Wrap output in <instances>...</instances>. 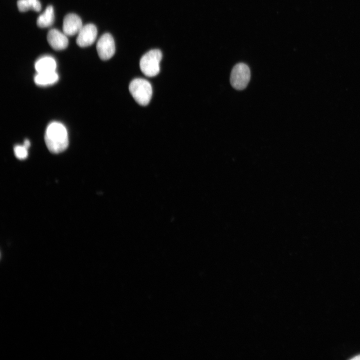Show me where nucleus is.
<instances>
[{
  "mask_svg": "<svg viewBox=\"0 0 360 360\" xmlns=\"http://www.w3.org/2000/svg\"><path fill=\"white\" fill-rule=\"evenodd\" d=\"M44 141L51 152L58 154L64 151L68 145V132L64 126L58 122H50L46 130Z\"/></svg>",
  "mask_w": 360,
  "mask_h": 360,
  "instance_id": "nucleus-1",
  "label": "nucleus"
},
{
  "mask_svg": "<svg viewBox=\"0 0 360 360\" xmlns=\"http://www.w3.org/2000/svg\"><path fill=\"white\" fill-rule=\"evenodd\" d=\"M129 90L135 101L145 106L150 102L152 94V86L149 82L141 78L134 79L130 84Z\"/></svg>",
  "mask_w": 360,
  "mask_h": 360,
  "instance_id": "nucleus-2",
  "label": "nucleus"
},
{
  "mask_svg": "<svg viewBox=\"0 0 360 360\" xmlns=\"http://www.w3.org/2000/svg\"><path fill=\"white\" fill-rule=\"evenodd\" d=\"M162 58V53L159 50H152L147 52L141 58L140 62L142 72L148 77L156 76L160 72Z\"/></svg>",
  "mask_w": 360,
  "mask_h": 360,
  "instance_id": "nucleus-3",
  "label": "nucleus"
},
{
  "mask_svg": "<svg viewBox=\"0 0 360 360\" xmlns=\"http://www.w3.org/2000/svg\"><path fill=\"white\" fill-rule=\"evenodd\" d=\"M250 78V70L247 64L240 62L233 67L230 76V82L234 89L242 90L246 88Z\"/></svg>",
  "mask_w": 360,
  "mask_h": 360,
  "instance_id": "nucleus-4",
  "label": "nucleus"
},
{
  "mask_svg": "<svg viewBox=\"0 0 360 360\" xmlns=\"http://www.w3.org/2000/svg\"><path fill=\"white\" fill-rule=\"evenodd\" d=\"M115 48L114 40L108 33L102 34L97 42V52L100 58L102 60L110 59L114 54Z\"/></svg>",
  "mask_w": 360,
  "mask_h": 360,
  "instance_id": "nucleus-5",
  "label": "nucleus"
},
{
  "mask_svg": "<svg viewBox=\"0 0 360 360\" xmlns=\"http://www.w3.org/2000/svg\"><path fill=\"white\" fill-rule=\"evenodd\" d=\"M97 34V28L94 24L83 26L78 34L76 44L80 47L88 46L95 42Z\"/></svg>",
  "mask_w": 360,
  "mask_h": 360,
  "instance_id": "nucleus-6",
  "label": "nucleus"
},
{
  "mask_svg": "<svg viewBox=\"0 0 360 360\" xmlns=\"http://www.w3.org/2000/svg\"><path fill=\"white\" fill-rule=\"evenodd\" d=\"M82 26L81 18L75 14H68L64 18L62 30L67 36L78 34Z\"/></svg>",
  "mask_w": 360,
  "mask_h": 360,
  "instance_id": "nucleus-7",
  "label": "nucleus"
},
{
  "mask_svg": "<svg viewBox=\"0 0 360 360\" xmlns=\"http://www.w3.org/2000/svg\"><path fill=\"white\" fill-rule=\"evenodd\" d=\"M66 36L58 30L52 28L48 33L47 40L50 46L54 50H62L68 46V40Z\"/></svg>",
  "mask_w": 360,
  "mask_h": 360,
  "instance_id": "nucleus-8",
  "label": "nucleus"
},
{
  "mask_svg": "<svg viewBox=\"0 0 360 360\" xmlns=\"http://www.w3.org/2000/svg\"><path fill=\"white\" fill-rule=\"evenodd\" d=\"M58 80V76L56 71L37 72L34 77L35 84L41 86L52 85L56 83Z\"/></svg>",
  "mask_w": 360,
  "mask_h": 360,
  "instance_id": "nucleus-9",
  "label": "nucleus"
},
{
  "mask_svg": "<svg viewBox=\"0 0 360 360\" xmlns=\"http://www.w3.org/2000/svg\"><path fill=\"white\" fill-rule=\"evenodd\" d=\"M34 67L37 72H54L56 68V63L52 57L44 56L36 61Z\"/></svg>",
  "mask_w": 360,
  "mask_h": 360,
  "instance_id": "nucleus-10",
  "label": "nucleus"
},
{
  "mask_svg": "<svg viewBox=\"0 0 360 360\" xmlns=\"http://www.w3.org/2000/svg\"><path fill=\"white\" fill-rule=\"evenodd\" d=\"M54 15L52 6L46 7L44 12L37 18V26L40 28H45L51 26L54 22Z\"/></svg>",
  "mask_w": 360,
  "mask_h": 360,
  "instance_id": "nucleus-11",
  "label": "nucleus"
},
{
  "mask_svg": "<svg viewBox=\"0 0 360 360\" xmlns=\"http://www.w3.org/2000/svg\"><path fill=\"white\" fill-rule=\"evenodd\" d=\"M17 6L19 11L26 12L29 10L40 12L42 6L38 0H18Z\"/></svg>",
  "mask_w": 360,
  "mask_h": 360,
  "instance_id": "nucleus-12",
  "label": "nucleus"
},
{
  "mask_svg": "<svg viewBox=\"0 0 360 360\" xmlns=\"http://www.w3.org/2000/svg\"><path fill=\"white\" fill-rule=\"evenodd\" d=\"M14 154L19 160H24L28 156V148L22 145H16L14 148Z\"/></svg>",
  "mask_w": 360,
  "mask_h": 360,
  "instance_id": "nucleus-13",
  "label": "nucleus"
},
{
  "mask_svg": "<svg viewBox=\"0 0 360 360\" xmlns=\"http://www.w3.org/2000/svg\"><path fill=\"white\" fill-rule=\"evenodd\" d=\"M23 145L27 148H28L30 145V140H25L24 142Z\"/></svg>",
  "mask_w": 360,
  "mask_h": 360,
  "instance_id": "nucleus-14",
  "label": "nucleus"
},
{
  "mask_svg": "<svg viewBox=\"0 0 360 360\" xmlns=\"http://www.w3.org/2000/svg\"><path fill=\"white\" fill-rule=\"evenodd\" d=\"M350 360H360V354L355 356L354 357L350 358Z\"/></svg>",
  "mask_w": 360,
  "mask_h": 360,
  "instance_id": "nucleus-15",
  "label": "nucleus"
}]
</instances>
